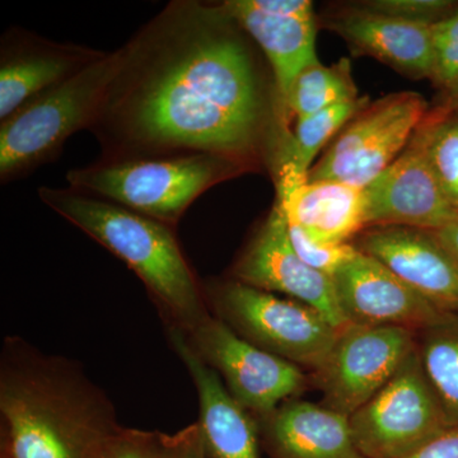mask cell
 I'll use <instances>...</instances> for the list:
<instances>
[{"mask_svg": "<svg viewBox=\"0 0 458 458\" xmlns=\"http://www.w3.org/2000/svg\"><path fill=\"white\" fill-rule=\"evenodd\" d=\"M243 33L223 3H168L119 49L89 129L99 159L209 153L254 165L270 101Z\"/></svg>", "mask_w": 458, "mask_h": 458, "instance_id": "cell-1", "label": "cell"}, {"mask_svg": "<svg viewBox=\"0 0 458 458\" xmlns=\"http://www.w3.org/2000/svg\"><path fill=\"white\" fill-rule=\"evenodd\" d=\"M3 458H106L123 428L106 394L64 358L7 337L0 361Z\"/></svg>", "mask_w": 458, "mask_h": 458, "instance_id": "cell-2", "label": "cell"}, {"mask_svg": "<svg viewBox=\"0 0 458 458\" xmlns=\"http://www.w3.org/2000/svg\"><path fill=\"white\" fill-rule=\"evenodd\" d=\"M38 192L42 203L140 276L168 325L189 331L209 315L203 286L170 225L72 188L41 186Z\"/></svg>", "mask_w": 458, "mask_h": 458, "instance_id": "cell-3", "label": "cell"}, {"mask_svg": "<svg viewBox=\"0 0 458 458\" xmlns=\"http://www.w3.org/2000/svg\"><path fill=\"white\" fill-rule=\"evenodd\" d=\"M252 167L249 162L209 153L98 159L69 171L66 181L69 188L174 228L205 191Z\"/></svg>", "mask_w": 458, "mask_h": 458, "instance_id": "cell-4", "label": "cell"}, {"mask_svg": "<svg viewBox=\"0 0 458 458\" xmlns=\"http://www.w3.org/2000/svg\"><path fill=\"white\" fill-rule=\"evenodd\" d=\"M119 50L23 105L0 126V179L9 182L56 158L68 138L90 129L117 68Z\"/></svg>", "mask_w": 458, "mask_h": 458, "instance_id": "cell-5", "label": "cell"}, {"mask_svg": "<svg viewBox=\"0 0 458 458\" xmlns=\"http://www.w3.org/2000/svg\"><path fill=\"white\" fill-rule=\"evenodd\" d=\"M203 289L216 318L234 333L298 367L318 369L342 331L307 304L238 280L210 282Z\"/></svg>", "mask_w": 458, "mask_h": 458, "instance_id": "cell-6", "label": "cell"}, {"mask_svg": "<svg viewBox=\"0 0 458 458\" xmlns=\"http://www.w3.org/2000/svg\"><path fill=\"white\" fill-rule=\"evenodd\" d=\"M352 439L367 458H403L447 432L418 348L376 396L349 417Z\"/></svg>", "mask_w": 458, "mask_h": 458, "instance_id": "cell-7", "label": "cell"}, {"mask_svg": "<svg viewBox=\"0 0 458 458\" xmlns=\"http://www.w3.org/2000/svg\"><path fill=\"white\" fill-rule=\"evenodd\" d=\"M429 111L415 92L394 93L367 105L313 165L307 180L366 188L405 150Z\"/></svg>", "mask_w": 458, "mask_h": 458, "instance_id": "cell-8", "label": "cell"}, {"mask_svg": "<svg viewBox=\"0 0 458 458\" xmlns=\"http://www.w3.org/2000/svg\"><path fill=\"white\" fill-rule=\"evenodd\" d=\"M183 334L229 394L255 418L270 414L306 384L301 367L247 342L212 313Z\"/></svg>", "mask_w": 458, "mask_h": 458, "instance_id": "cell-9", "label": "cell"}, {"mask_svg": "<svg viewBox=\"0 0 458 458\" xmlns=\"http://www.w3.org/2000/svg\"><path fill=\"white\" fill-rule=\"evenodd\" d=\"M415 349L417 333L410 328L348 325L315 370L322 405L352 417L390 382Z\"/></svg>", "mask_w": 458, "mask_h": 458, "instance_id": "cell-10", "label": "cell"}, {"mask_svg": "<svg viewBox=\"0 0 458 458\" xmlns=\"http://www.w3.org/2000/svg\"><path fill=\"white\" fill-rule=\"evenodd\" d=\"M232 276L243 284L307 304L337 330L349 325L337 302L334 280L312 269L294 251L284 214L276 203L234 264Z\"/></svg>", "mask_w": 458, "mask_h": 458, "instance_id": "cell-11", "label": "cell"}, {"mask_svg": "<svg viewBox=\"0 0 458 458\" xmlns=\"http://www.w3.org/2000/svg\"><path fill=\"white\" fill-rule=\"evenodd\" d=\"M363 191L366 228L401 225L434 232L458 213L434 174L421 126L396 161Z\"/></svg>", "mask_w": 458, "mask_h": 458, "instance_id": "cell-12", "label": "cell"}, {"mask_svg": "<svg viewBox=\"0 0 458 458\" xmlns=\"http://www.w3.org/2000/svg\"><path fill=\"white\" fill-rule=\"evenodd\" d=\"M333 280L349 325L405 327L419 333L445 315L384 264L360 251Z\"/></svg>", "mask_w": 458, "mask_h": 458, "instance_id": "cell-13", "label": "cell"}, {"mask_svg": "<svg viewBox=\"0 0 458 458\" xmlns=\"http://www.w3.org/2000/svg\"><path fill=\"white\" fill-rule=\"evenodd\" d=\"M223 4L229 16L259 45L267 57L283 111L286 95L297 75L318 62L312 3L309 0H227Z\"/></svg>", "mask_w": 458, "mask_h": 458, "instance_id": "cell-14", "label": "cell"}, {"mask_svg": "<svg viewBox=\"0 0 458 458\" xmlns=\"http://www.w3.org/2000/svg\"><path fill=\"white\" fill-rule=\"evenodd\" d=\"M352 243L384 264L439 311L458 313V262L433 232L376 225L361 231Z\"/></svg>", "mask_w": 458, "mask_h": 458, "instance_id": "cell-15", "label": "cell"}, {"mask_svg": "<svg viewBox=\"0 0 458 458\" xmlns=\"http://www.w3.org/2000/svg\"><path fill=\"white\" fill-rule=\"evenodd\" d=\"M106 51L9 30L0 49V120L98 62Z\"/></svg>", "mask_w": 458, "mask_h": 458, "instance_id": "cell-16", "label": "cell"}, {"mask_svg": "<svg viewBox=\"0 0 458 458\" xmlns=\"http://www.w3.org/2000/svg\"><path fill=\"white\" fill-rule=\"evenodd\" d=\"M168 336L197 388V424L208 458H260L254 415L229 394L221 377L199 357L181 328L168 325Z\"/></svg>", "mask_w": 458, "mask_h": 458, "instance_id": "cell-17", "label": "cell"}, {"mask_svg": "<svg viewBox=\"0 0 458 458\" xmlns=\"http://www.w3.org/2000/svg\"><path fill=\"white\" fill-rule=\"evenodd\" d=\"M276 201L286 223L321 245H344L366 229L361 188L333 180H276Z\"/></svg>", "mask_w": 458, "mask_h": 458, "instance_id": "cell-18", "label": "cell"}, {"mask_svg": "<svg viewBox=\"0 0 458 458\" xmlns=\"http://www.w3.org/2000/svg\"><path fill=\"white\" fill-rule=\"evenodd\" d=\"M327 27L357 55L375 57L414 80L432 78V26L408 22L354 5L351 11L331 17Z\"/></svg>", "mask_w": 458, "mask_h": 458, "instance_id": "cell-19", "label": "cell"}, {"mask_svg": "<svg viewBox=\"0 0 458 458\" xmlns=\"http://www.w3.org/2000/svg\"><path fill=\"white\" fill-rule=\"evenodd\" d=\"M270 458H367L352 439L349 418L309 401H285L256 418Z\"/></svg>", "mask_w": 458, "mask_h": 458, "instance_id": "cell-20", "label": "cell"}, {"mask_svg": "<svg viewBox=\"0 0 458 458\" xmlns=\"http://www.w3.org/2000/svg\"><path fill=\"white\" fill-rule=\"evenodd\" d=\"M367 105L369 98H360L295 120L293 134H286L274 156L276 180L309 179L316 157Z\"/></svg>", "mask_w": 458, "mask_h": 458, "instance_id": "cell-21", "label": "cell"}, {"mask_svg": "<svg viewBox=\"0 0 458 458\" xmlns=\"http://www.w3.org/2000/svg\"><path fill=\"white\" fill-rule=\"evenodd\" d=\"M417 348L447 427L458 429V313L419 331Z\"/></svg>", "mask_w": 458, "mask_h": 458, "instance_id": "cell-22", "label": "cell"}, {"mask_svg": "<svg viewBox=\"0 0 458 458\" xmlns=\"http://www.w3.org/2000/svg\"><path fill=\"white\" fill-rule=\"evenodd\" d=\"M360 98L352 80L349 59H340L335 64L319 62L304 68L292 83L283 111L295 120L304 119L343 102Z\"/></svg>", "mask_w": 458, "mask_h": 458, "instance_id": "cell-23", "label": "cell"}, {"mask_svg": "<svg viewBox=\"0 0 458 458\" xmlns=\"http://www.w3.org/2000/svg\"><path fill=\"white\" fill-rule=\"evenodd\" d=\"M421 131L437 180L458 212V113L430 110Z\"/></svg>", "mask_w": 458, "mask_h": 458, "instance_id": "cell-24", "label": "cell"}, {"mask_svg": "<svg viewBox=\"0 0 458 458\" xmlns=\"http://www.w3.org/2000/svg\"><path fill=\"white\" fill-rule=\"evenodd\" d=\"M432 81L442 96L458 89V9L432 26Z\"/></svg>", "mask_w": 458, "mask_h": 458, "instance_id": "cell-25", "label": "cell"}, {"mask_svg": "<svg viewBox=\"0 0 458 458\" xmlns=\"http://www.w3.org/2000/svg\"><path fill=\"white\" fill-rule=\"evenodd\" d=\"M357 7L408 22L433 26L458 9L452 0H370Z\"/></svg>", "mask_w": 458, "mask_h": 458, "instance_id": "cell-26", "label": "cell"}, {"mask_svg": "<svg viewBox=\"0 0 458 458\" xmlns=\"http://www.w3.org/2000/svg\"><path fill=\"white\" fill-rule=\"evenodd\" d=\"M286 228H288L289 240L297 255L312 269L330 276L331 279L346 261L351 260L352 256L357 254L358 250L352 243L321 245L310 240L302 229L298 228L297 225L286 223Z\"/></svg>", "mask_w": 458, "mask_h": 458, "instance_id": "cell-27", "label": "cell"}, {"mask_svg": "<svg viewBox=\"0 0 458 458\" xmlns=\"http://www.w3.org/2000/svg\"><path fill=\"white\" fill-rule=\"evenodd\" d=\"M158 458H208L198 424L174 434L157 433Z\"/></svg>", "mask_w": 458, "mask_h": 458, "instance_id": "cell-28", "label": "cell"}, {"mask_svg": "<svg viewBox=\"0 0 458 458\" xmlns=\"http://www.w3.org/2000/svg\"><path fill=\"white\" fill-rule=\"evenodd\" d=\"M106 458H158L157 433L123 428Z\"/></svg>", "mask_w": 458, "mask_h": 458, "instance_id": "cell-29", "label": "cell"}, {"mask_svg": "<svg viewBox=\"0 0 458 458\" xmlns=\"http://www.w3.org/2000/svg\"><path fill=\"white\" fill-rule=\"evenodd\" d=\"M403 458H458V429H448Z\"/></svg>", "mask_w": 458, "mask_h": 458, "instance_id": "cell-30", "label": "cell"}, {"mask_svg": "<svg viewBox=\"0 0 458 458\" xmlns=\"http://www.w3.org/2000/svg\"><path fill=\"white\" fill-rule=\"evenodd\" d=\"M433 233L458 262V213L445 227L434 231Z\"/></svg>", "mask_w": 458, "mask_h": 458, "instance_id": "cell-31", "label": "cell"}, {"mask_svg": "<svg viewBox=\"0 0 458 458\" xmlns=\"http://www.w3.org/2000/svg\"><path fill=\"white\" fill-rule=\"evenodd\" d=\"M437 108H439L443 113H458V89L448 93V95L443 96L442 104Z\"/></svg>", "mask_w": 458, "mask_h": 458, "instance_id": "cell-32", "label": "cell"}]
</instances>
